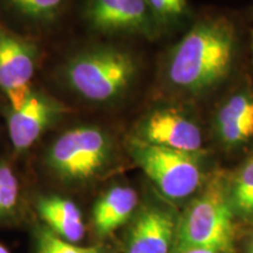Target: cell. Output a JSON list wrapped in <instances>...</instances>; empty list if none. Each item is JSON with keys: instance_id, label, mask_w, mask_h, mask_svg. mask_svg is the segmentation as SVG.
I'll return each instance as SVG.
<instances>
[{"instance_id": "obj_1", "label": "cell", "mask_w": 253, "mask_h": 253, "mask_svg": "<svg viewBox=\"0 0 253 253\" xmlns=\"http://www.w3.org/2000/svg\"><path fill=\"white\" fill-rule=\"evenodd\" d=\"M236 52V32L226 18L198 21L167 55L164 78L170 86L199 94L227 77Z\"/></svg>"}, {"instance_id": "obj_2", "label": "cell", "mask_w": 253, "mask_h": 253, "mask_svg": "<svg viewBox=\"0 0 253 253\" xmlns=\"http://www.w3.org/2000/svg\"><path fill=\"white\" fill-rule=\"evenodd\" d=\"M138 75V63L129 50L97 45L73 53L58 69L61 84L90 103H110L130 89Z\"/></svg>"}, {"instance_id": "obj_3", "label": "cell", "mask_w": 253, "mask_h": 253, "mask_svg": "<svg viewBox=\"0 0 253 253\" xmlns=\"http://www.w3.org/2000/svg\"><path fill=\"white\" fill-rule=\"evenodd\" d=\"M233 237L232 204L223 188L214 183L192 202L177 225L175 252L198 249L230 253Z\"/></svg>"}, {"instance_id": "obj_4", "label": "cell", "mask_w": 253, "mask_h": 253, "mask_svg": "<svg viewBox=\"0 0 253 253\" xmlns=\"http://www.w3.org/2000/svg\"><path fill=\"white\" fill-rule=\"evenodd\" d=\"M112 155V141L103 129L80 125L61 132L50 143L46 164L65 182H86L102 171Z\"/></svg>"}, {"instance_id": "obj_5", "label": "cell", "mask_w": 253, "mask_h": 253, "mask_svg": "<svg viewBox=\"0 0 253 253\" xmlns=\"http://www.w3.org/2000/svg\"><path fill=\"white\" fill-rule=\"evenodd\" d=\"M129 153L163 195L171 199L188 197L201 185L198 153L175 150L132 137Z\"/></svg>"}, {"instance_id": "obj_6", "label": "cell", "mask_w": 253, "mask_h": 253, "mask_svg": "<svg viewBox=\"0 0 253 253\" xmlns=\"http://www.w3.org/2000/svg\"><path fill=\"white\" fill-rule=\"evenodd\" d=\"M39 62L40 47L36 41L0 24V91L9 109L18 108L33 89L32 80Z\"/></svg>"}, {"instance_id": "obj_7", "label": "cell", "mask_w": 253, "mask_h": 253, "mask_svg": "<svg viewBox=\"0 0 253 253\" xmlns=\"http://www.w3.org/2000/svg\"><path fill=\"white\" fill-rule=\"evenodd\" d=\"M82 11L88 26L100 33L153 40L162 32L145 0H84Z\"/></svg>"}, {"instance_id": "obj_8", "label": "cell", "mask_w": 253, "mask_h": 253, "mask_svg": "<svg viewBox=\"0 0 253 253\" xmlns=\"http://www.w3.org/2000/svg\"><path fill=\"white\" fill-rule=\"evenodd\" d=\"M66 112L60 101L33 87L18 108H7V129L14 150L24 153L33 147Z\"/></svg>"}, {"instance_id": "obj_9", "label": "cell", "mask_w": 253, "mask_h": 253, "mask_svg": "<svg viewBox=\"0 0 253 253\" xmlns=\"http://www.w3.org/2000/svg\"><path fill=\"white\" fill-rule=\"evenodd\" d=\"M136 138L170 149L199 153L203 137L199 126L173 108L155 109L140 122Z\"/></svg>"}, {"instance_id": "obj_10", "label": "cell", "mask_w": 253, "mask_h": 253, "mask_svg": "<svg viewBox=\"0 0 253 253\" xmlns=\"http://www.w3.org/2000/svg\"><path fill=\"white\" fill-rule=\"evenodd\" d=\"M176 231L177 223L170 211L145 208L129 231L126 253H169L175 244Z\"/></svg>"}, {"instance_id": "obj_11", "label": "cell", "mask_w": 253, "mask_h": 253, "mask_svg": "<svg viewBox=\"0 0 253 253\" xmlns=\"http://www.w3.org/2000/svg\"><path fill=\"white\" fill-rule=\"evenodd\" d=\"M217 132L227 145H237L253 137V97L238 93L227 99L218 110Z\"/></svg>"}, {"instance_id": "obj_12", "label": "cell", "mask_w": 253, "mask_h": 253, "mask_svg": "<svg viewBox=\"0 0 253 253\" xmlns=\"http://www.w3.org/2000/svg\"><path fill=\"white\" fill-rule=\"evenodd\" d=\"M137 207V194L129 186H114L101 197L93 210L97 235L108 236L130 219Z\"/></svg>"}, {"instance_id": "obj_13", "label": "cell", "mask_w": 253, "mask_h": 253, "mask_svg": "<svg viewBox=\"0 0 253 253\" xmlns=\"http://www.w3.org/2000/svg\"><path fill=\"white\" fill-rule=\"evenodd\" d=\"M38 212L60 238L71 243L81 242L86 235V226L80 209L74 202L60 196H49L38 202Z\"/></svg>"}, {"instance_id": "obj_14", "label": "cell", "mask_w": 253, "mask_h": 253, "mask_svg": "<svg viewBox=\"0 0 253 253\" xmlns=\"http://www.w3.org/2000/svg\"><path fill=\"white\" fill-rule=\"evenodd\" d=\"M6 7L30 24L47 26L59 19L67 0H1Z\"/></svg>"}, {"instance_id": "obj_15", "label": "cell", "mask_w": 253, "mask_h": 253, "mask_svg": "<svg viewBox=\"0 0 253 253\" xmlns=\"http://www.w3.org/2000/svg\"><path fill=\"white\" fill-rule=\"evenodd\" d=\"M230 201L233 210L246 219L253 220V160L236 175Z\"/></svg>"}, {"instance_id": "obj_16", "label": "cell", "mask_w": 253, "mask_h": 253, "mask_svg": "<svg viewBox=\"0 0 253 253\" xmlns=\"http://www.w3.org/2000/svg\"><path fill=\"white\" fill-rule=\"evenodd\" d=\"M161 31L181 23L189 12L188 0H145Z\"/></svg>"}, {"instance_id": "obj_17", "label": "cell", "mask_w": 253, "mask_h": 253, "mask_svg": "<svg viewBox=\"0 0 253 253\" xmlns=\"http://www.w3.org/2000/svg\"><path fill=\"white\" fill-rule=\"evenodd\" d=\"M20 185L13 169L0 163V219L12 216L18 208Z\"/></svg>"}, {"instance_id": "obj_18", "label": "cell", "mask_w": 253, "mask_h": 253, "mask_svg": "<svg viewBox=\"0 0 253 253\" xmlns=\"http://www.w3.org/2000/svg\"><path fill=\"white\" fill-rule=\"evenodd\" d=\"M38 253H100L97 246H81L60 238L50 230H42L38 235Z\"/></svg>"}, {"instance_id": "obj_19", "label": "cell", "mask_w": 253, "mask_h": 253, "mask_svg": "<svg viewBox=\"0 0 253 253\" xmlns=\"http://www.w3.org/2000/svg\"><path fill=\"white\" fill-rule=\"evenodd\" d=\"M178 253H217V252L209 251V250L195 249V250H185V251H181V252H178Z\"/></svg>"}, {"instance_id": "obj_20", "label": "cell", "mask_w": 253, "mask_h": 253, "mask_svg": "<svg viewBox=\"0 0 253 253\" xmlns=\"http://www.w3.org/2000/svg\"><path fill=\"white\" fill-rule=\"evenodd\" d=\"M0 253H9V251H8V249L6 248V246L0 244Z\"/></svg>"}, {"instance_id": "obj_21", "label": "cell", "mask_w": 253, "mask_h": 253, "mask_svg": "<svg viewBox=\"0 0 253 253\" xmlns=\"http://www.w3.org/2000/svg\"><path fill=\"white\" fill-rule=\"evenodd\" d=\"M250 253H253V245H252V248H251V250H250Z\"/></svg>"}, {"instance_id": "obj_22", "label": "cell", "mask_w": 253, "mask_h": 253, "mask_svg": "<svg viewBox=\"0 0 253 253\" xmlns=\"http://www.w3.org/2000/svg\"><path fill=\"white\" fill-rule=\"evenodd\" d=\"M252 52H253V34H252Z\"/></svg>"}]
</instances>
